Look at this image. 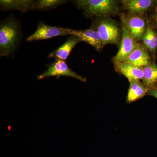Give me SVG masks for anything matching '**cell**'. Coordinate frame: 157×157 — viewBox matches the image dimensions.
Segmentation results:
<instances>
[{
	"label": "cell",
	"instance_id": "obj_11",
	"mask_svg": "<svg viewBox=\"0 0 157 157\" xmlns=\"http://www.w3.org/2000/svg\"><path fill=\"white\" fill-rule=\"evenodd\" d=\"M117 71L125 76L129 81L132 80H142L144 78L143 67L123 62L116 65Z\"/></svg>",
	"mask_w": 157,
	"mask_h": 157
},
{
	"label": "cell",
	"instance_id": "obj_3",
	"mask_svg": "<svg viewBox=\"0 0 157 157\" xmlns=\"http://www.w3.org/2000/svg\"><path fill=\"white\" fill-rule=\"evenodd\" d=\"M48 69L37 77L39 80L52 76H56L57 79L61 76L72 77L79 81L86 82V78L78 75L73 71L67 64L66 61L59 59H55V61L47 65Z\"/></svg>",
	"mask_w": 157,
	"mask_h": 157
},
{
	"label": "cell",
	"instance_id": "obj_2",
	"mask_svg": "<svg viewBox=\"0 0 157 157\" xmlns=\"http://www.w3.org/2000/svg\"><path fill=\"white\" fill-rule=\"evenodd\" d=\"M76 6L84 10L90 16H104L114 13L117 9L116 2L112 0H79Z\"/></svg>",
	"mask_w": 157,
	"mask_h": 157
},
{
	"label": "cell",
	"instance_id": "obj_7",
	"mask_svg": "<svg viewBox=\"0 0 157 157\" xmlns=\"http://www.w3.org/2000/svg\"><path fill=\"white\" fill-rule=\"evenodd\" d=\"M124 23L135 41L137 42L143 39L146 31L145 22L143 18L132 15L126 17Z\"/></svg>",
	"mask_w": 157,
	"mask_h": 157
},
{
	"label": "cell",
	"instance_id": "obj_4",
	"mask_svg": "<svg viewBox=\"0 0 157 157\" xmlns=\"http://www.w3.org/2000/svg\"><path fill=\"white\" fill-rule=\"evenodd\" d=\"M73 30L59 26H53L40 22L36 30L28 37L27 42L45 40L58 36L73 35Z\"/></svg>",
	"mask_w": 157,
	"mask_h": 157
},
{
	"label": "cell",
	"instance_id": "obj_14",
	"mask_svg": "<svg viewBox=\"0 0 157 157\" xmlns=\"http://www.w3.org/2000/svg\"><path fill=\"white\" fill-rule=\"evenodd\" d=\"M35 1L29 0H1L0 4L2 9L6 10L17 9L22 12L33 10Z\"/></svg>",
	"mask_w": 157,
	"mask_h": 157
},
{
	"label": "cell",
	"instance_id": "obj_6",
	"mask_svg": "<svg viewBox=\"0 0 157 157\" xmlns=\"http://www.w3.org/2000/svg\"><path fill=\"white\" fill-rule=\"evenodd\" d=\"M138 44L132 36L126 25L124 22L122 25L120 47L116 55L113 58V62L115 65L119 63L124 62L127 58L137 48Z\"/></svg>",
	"mask_w": 157,
	"mask_h": 157
},
{
	"label": "cell",
	"instance_id": "obj_8",
	"mask_svg": "<svg viewBox=\"0 0 157 157\" xmlns=\"http://www.w3.org/2000/svg\"><path fill=\"white\" fill-rule=\"evenodd\" d=\"M124 62L137 67H144L151 64V59L145 48L139 44Z\"/></svg>",
	"mask_w": 157,
	"mask_h": 157
},
{
	"label": "cell",
	"instance_id": "obj_16",
	"mask_svg": "<svg viewBox=\"0 0 157 157\" xmlns=\"http://www.w3.org/2000/svg\"><path fill=\"white\" fill-rule=\"evenodd\" d=\"M143 43L147 48L154 52L157 48V35L151 26L148 25L146 29L143 37Z\"/></svg>",
	"mask_w": 157,
	"mask_h": 157
},
{
	"label": "cell",
	"instance_id": "obj_1",
	"mask_svg": "<svg viewBox=\"0 0 157 157\" xmlns=\"http://www.w3.org/2000/svg\"><path fill=\"white\" fill-rule=\"evenodd\" d=\"M20 38L19 26L16 20L8 18L0 26V55H10L16 50Z\"/></svg>",
	"mask_w": 157,
	"mask_h": 157
},
{
	"label": "cell",
	"instance_id": "obj_17",
	"mask_svg": "<svg viewBox=\"0 0 157 157\" xmlns=\"http://www.w3.org/2000/svg\"><path fill=\"white\" fill-rule=\"evenodd\" d=\"M67 2L63 0H39L35 2L33 10L39 11H47L55 9Z\"/></svg>",
	"mask_w": 157,
	"mask_h": 157
},
{
	"label": "cell",
	"instance_id": "obj_10",
	"mask_svg": "<svg viewBox=\"0 0 157 157\" xmlns=\"http://www.w3.org/2000/svg\"><path fill=\"white\" fill-rule=\"evenodd\" d=\"M79 42H81V40L78 37L71 35L63 45L48 55V58H54L55 59L66 60L73 48Z\"/></svg>",
	"mask_w": 157,
	"mask_h": 157
},
{
	"label": "cell",
	"instance_id": "obj_9",
	"mask_svg": "<svg viewBox=\"0 0 157 157\" xmlns=\"http://www.w3.org/2000/svg\"><path fill=\"white\" fill-rule=\"evenodd\" d=\"M78 37L81 41L87 42L99 51L104 46L98 31L94 28L84 30H74L73 35Z\"/></svg>",
	"mask_w": 157,
	"mask_h": 157
},
{
	"label": "cell",
	"instance_id": "obj_12",
	"mask_svg": "<svg viewBox=\"0 0 157 157\" xmlns=\"http://www.w3.org/2000/svg\"><path fill=\"white\" fill-rule=\"evenodd\" d=\"M129 82L130 86L127 97V103L135 102L141 99L147 94L149 89L140 80H132Z\"/></svg>",
	"mask_w": 157,
	"mask_h": 157
},
{
	"label": "cell",
	"instance_id": "obj_19",
	"mask_svg": "<svg viewBox=\"0 0 157 157\" xmlns=\"http://www.w3.org/2000/svg\"><path fill=\"white\" fill-rule=\"evenodd\" d=\"M153 19L154 23L157 29V10L153 16Z\"/></svg>",
	"mask_w": 157,
	"mask_h": 157
},
{
	"label": "cell",
	"instance_id": "obj_13",
	"mask_svg": "<svg viewBox=\"0 0 157 157\" xmlns=\"http://www.w3.org/2000/svg\"><path fill=\"white\" fill-rule=\"evenodd\" d=\"M121 2L124 9L134 14L143 13L154 3V1L151 0H125Z\"/></svg>",
	"mask_w": 157,
	"mask_h": 157
},
{
	"label": "cell",
	"instance_id": "obj_15",
	"mask_svg": "<svg viewBox=\"0 0 157 157\" xmlns=\"http://www.w3.org/2000/svg\"><path fill=\"white\" fill-rule=\"evenodd\" d=\"M143 83L149 89L156 86L157 83V65L152 63L143 67Z\"/></svg>",
	"mask_w": 157,
	"mask_h": 157
},
{
	"label": "cell",
	"instance_id": "obj_18",
	"mask_svg": "<svg viewBox=\"0 0 157 157\" xmlns=\"http://www.w3.org/2000/svg\"><path fill=\"white\" fill-rule=\"evenodd\" d=\"M147 95L152 96L157 99V87H155L149 89Z\"/></svg>",
	"mask_w": 157,
	"mask_h": 157
},
{
	"label": "cell",
	"instance_id": "obj_20",
	"mask_svg": "<svg viewBox=\"0 0 157 157\" xmlns=\"http://www.w3.org/2000/svg\"><path fill=\"white\" fill-rule=\"evenodd\" d=\"M155 87H157V83L156 85V86H155Z\"/></svg>",
	"mask_w": 157,
	"mask_h": 157
},
{
	"label": "cell",
	"instance_id": "obj_5",
	"mask_svg": "<svg viewBox=\"0 0 157 157\" xmlns=\"http://www.w3.org/2000/svg\"><path fill=\"white\" fill-rule=\"evenodd\" d=\"M96 23L94 28L98 31L103 45L118 43L119 29L115 23L108 19L101 20Z\"/></svg>",
	"mask_w": 157,
	"mask_h": 157
}]
</instances>
